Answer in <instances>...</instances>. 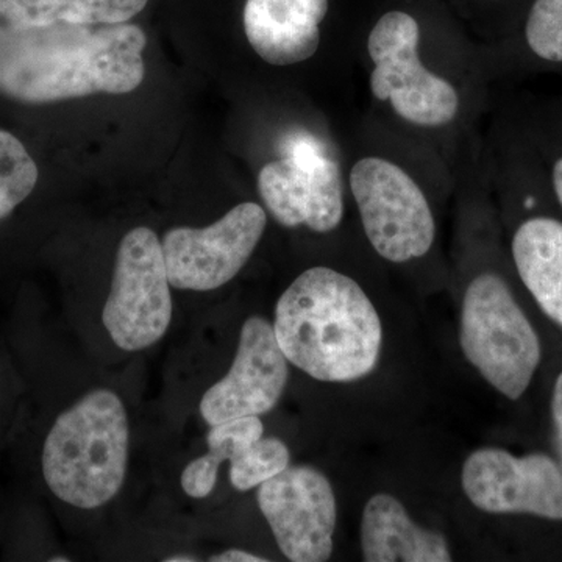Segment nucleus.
Segmentation results:
<instances>
[{"label": "nucleus", "instance_id": "nucleus-1", "mask_svg": "<svg viewBox=\"0 0 562 562\" xmlns=\"http://www.w3.org/2000/svg\"><path fill=\"white\" fill-rule=\"evenodd\" d=\"M364 124L441 162L458 181L482 158L476 122L492 102L486 50L443 47L405 10H387L362 33L357 70Z\"/></svg>", "mask_w": 562, "mask_h": 562}, {"label": "nucleus", "instance_id": "nucleus-2", "mask_svg": "<svg viewBox=\"0 0 562 562\" xmlns=\"http://www.w3.org/2000/svg\"><path fill=\"white\" fill-rule=\"evenodd\" d=\"M139 25L57 24L0 38V94L47 103L128 94L146 76Z\"/></svg>", "mask_w": 562, "mask_h": 562}, {"label": "nucleus", "instance_id": "nucleus-3", "mask_svg": "<svg viewBox=\"0 0 562 562\" xmlns=\"http://www.w3.org/2000/svg\"><path fill=\"white\" fill-rule=\"evenodd\" d=\"M272 325L286 360L319 382H357L379 364V312L353 277L330 266H313L292 281Z\"/></svg>", "mask_w": 562, "mask_h": 562}, {"label": "nucleus", "instance_id": "nucleus-4", "mask_svg": "<svg viewBox=\"0 0 562 562\" xmlns=\"http://www.w3.org/2000/svg\"><path fill=\"white\" fill-rule=\"evenodd\" d=\"M347 191L375 254L406 265L430 254L436 216L425 181H454L427 155L362 122L346 154Z\"/></svg>", "mask_w": 562, "mask_h": 562}, {"label": "nucleus", "instance_id": "nucleus-5", "mask_svg": "<svg viewBox=\"0 0 562 562\" xmlns=\"http://www.w3.org/2000/svg\"><path fill=\"white\" fill-rule=\"evenodd\" d=\"M131 425L124 402L98 387L58 414L41 452L52 494L79 509H98L120 494L127 476Z\"/></svg>", "mask_w": 562, "mask_h": 562}, {"label": "nucleus", "instance_id": "nucleus-6", "mask_svg": "<svg viewBox=\"0 0 562 562\" xmlns=\"http://www.w3.org/2000/svg\"><path fill=\"white\" fill-rule=\"evenodd\" d=\"M257 184L265 210L281 227L328 235L346 217V151L319 128L295 125L281 132L276 158L261 166Z\"/></svg>", "mask_w": 562, "mask_h": 562}, {"label": "nucleus", "instance_id": "nucleus-7", "mask_svg": "<svg viewBox=\"0 0 562 562\" xmlns=\"http://www.w3.org/2000/svg\"><path fill=\"white\" fill-rule=\"evenodd\" d=\"M460 342L468 361L508 401L524 397L541 366V338L497 271L480 272L465 288Z\"/></svg>", "mask_w": 562, "mask_h": 562}, {"label": "nucleus", "instance_id": "nucleus-8", "mask_svg": "<svg viewBox=\"0 0 562 562\" xmlns=\"http://www.w3.org/2000/svg\"><path fill=\"white\" fill-rule=\"evenodd\" d=\"M173 302L160 238L136 227L122 238L102 322L125 351L149 349L171 327Z\"/></svg>", "mask_w": 562, "mask_h": 562}, {"label": "nucleus", "instance_id": "nucleus-9", "mask_svg": "<svg viewBox=\"0 0 562 562\" xmlns=\"http://www.w3.org/2000/svg\"><path fill=\"white\" fill-rule=\"evenodd\" d=\"M268 227L260 203L243 202L203 228L166 232L161 247L171 286L181 291H214L243 271Z\"/></svg>", "mask_w": 562, "mask_h": 562}, {"label": "nucleus", "instance_id": "nucleus-10", "mask_svg": "<svg viewBox=\"0 0 562 562\" xmlns=\"http://www.w3.org/2000/svg\"><path fill=\"white\" fill-rule=\"evenodd\" d=\"M257 501L286 560H330L338 505L324 473L312 465H288L258 486Z\"/></svg>", "mask_w": 562, "mask_h": 562}, {"label": "nucleus", "instance_id": "nucleus-11", "mask_svg": "<svg viewBox=\"0 0 562 562\" xmlns=\"http://www.w3.org/2000/svg\"><path fill=\"white\" fill-rule=\"evenodd\" d=\"M461 484L472 505L484 513L527 514L562 522V469L550 454L517 457L486 447L465 460Z\"/></svg>", "mask_w": 562, "mask_h": 562}, {"label": "nucleus", "instance_id": "nucleus-12", "mask_svg": "<svg viewBox=\"0 0 562 562\" xmlns=\"http://www.w3.org/2000/svg\"><path fill=\"white\" fill-rule=\"evenodd\" d=\"M271 322L250 316L239 333L231 371L203 394L199 412L213 427L232 419L262 416L279 403L290 380V366Z\"/></svg>", "mask_w": 562, "mask_h": 562}, {"label": "nucleus", "instance_id": "nucleus-13", "mask_svg": "<svg viewBox=\"0 0 562 562\" xmlns=\"http://www.w3.org/2000/svg\"><path fill=\"white\" fill-rule=\"evenodd\" d=\"M328 13L330 0H246L244 35L266 66L308 65L324 52Z\"/></svg>", "mask_w": 562, "mask_h": 562}, {"label": "nucleus", "instance_id": "nucleus-14", "mask_svg": "<svg viewBox=\"0 0 562 562\" xmlns=\"http://www.w3.org/2000/svg\"><path fill=\"white\" fill-rule=\"evenodd\" d=\"M362 558L368 562H449L452 553L441 532L425 530L390 494H375L361 517Z\"/></svg>", "mask_w": 562, "mask_h": 562}, {"label": "nucleus", "instance_id": "nucleus-15", "mask_svg": "<svg viewBox=\"0 0 562 562\" xmlns=\"http://www.w3.org/2000/svg\"><path fill=\"white\" fill-rule=\"evenodd\" d=\"M486 57L495 81L562 70V0H530L512 35Z\"/></svg>", "mask_w": 562, "mask_h": 562}, {"label": "nucleus", "instance_id": "nucleus-16", "mask_svg": "<svg viewBox=\"0 0 562 562\" xmlns=\"http://www.w3.org/2000/svg\"><path fill=\"white\" fill-rule=\"evenodd\" d=\"M149 0H0V38L57 24H122Z\"/></svg>", "mask_w": 562, "mask_h": 562}, {"label": "nucleus", "instance_id": "nucleus-17", "mask_svg": "<svg viewBox=\"0 0 562 562\" xmlns=\"http://www.w3.org/2000/svg\"><path fill=\"white\" fill-rule=\"evenodd\" d=\"M498 111L531 151L562 216V90L541 99L508 102Z\"/></svg>", "mask_w": 562, "mask_h": 562}, {"label": "nucleus", "instance_id": "nucleus-18", "mask_svg": "<svg viewBox=\"0 0 562 562\" xmlns=\"http://www.w3.org/2000/svg\"><path fill=\"white\" fill-rule=\"evenodd\" d=\"M38 166L16 136L0 128V221L35 190Z\"/></svg>", "mask_w": 562, "mask_h": 562}, {"label": "nucleus", "instance_id": "nucleus-19", "mask_svg": "<svg viewBox=\"0 0 562 562\" xmlns=\"http://www.w3.org/2000/svg\"><path fill=\"white\" fill-rule=\"evenodd\" d=\"M291 452L279 438H260L231 461V483L247 492L279 475L290 465Z\"/></svg>", "mask_w": 562, "mask_h": 562}, {"label": "nucleus", "instance_id": "nucleus-20", "mask_svg": "<svg viewBox=\"0 0 562 562\" xmlns=\"http://www.w3.org/2000/svg\"><path fill=\"white\" fill-rule=\"evenodd\" d=\"M262 432H265V425L260 416L239 417V419L213 425L206 435V443H209L206 454L220 465L225 461L231 462L250 443L262 438Z\"/></svg>", "mask_w": 562, "mask_h": 562}, {"label": "nucleus", "instance_id": "nucleus-21", "mask_svg": "<svg viewBox=\"0 0 562 562\" xmlns=\"http://www.w3.org/2000/svg\"><path fill=\"white\" fill-rule=\"evenodd\" d=\"M221 465L211 460L209 454L195 458L181 473V487L191 498H206L213 494L220 479Z\"/></svg>", "mask_w": 562, "mask_h": 562}, {"label": "nucleus", "instance_id": "nucleus-22", "mask_svg": "<svg viewBox=\"0 0 562 562\" xmlns=\"http://www.w3.org/2000/svg\"><path fill=\"white\" fill-rule=\"evenodd\" d=\"M550 412H552L554 446H557L558 453L557 460L562 469V371L558 373L557 380H554Z\"/></svg>", "mask_w": 562, "mask_h": 562}, {"label": "nucleus", "instance_id": "nucleus-23", "mask_svg": "<svg viewBox=\"0 0 562 562\" xmlns=\"http://www.w3.org/2000/svg\"><path fill=\"white\" fill-rule=\"evenodd\" d=\"M211 562H266V558L258 557V554L246 552V550L241 549H231L225 550V552H221L214 554V557L210 558Z\"/></svg>", "mask_w": 562, "mask_h": 562}, {"label": "nucleus", "instance_id": "nucleus-24", "mask_svg": "<svg viewBox=\"0 0 562 562\" xmlns=\"http://www.w3.org/2000/svg\"><path fill=\"white\" fill-rule=\"evenodd\" d=\"M162 561H165V562H198L199 558L194 557V554L181 553V554H172V557L165 558V560H162Z\"/></svg>", "mask_w": 562, "mask_h": 562}, {"label": "nucleus", "instance_id": "nucleus-25", "mask_svg": "<svg viewBox=\"0 0 562 562\" xmlns=\"http://www.w3.org/2000/svg\"><path fill=\"white\" fill-rule=\"evenodd\" d=\"M484 2H490V3L524 2L525 3V9H527L528 2H530V0H484Z\"/></svg>", "mask_w": 562, "mask_h": 562}, {"label": "nucleus", "instance_id": "nucleus-26", "mask_svg": "<svg viewBox=\"0 0 562 562\" xmlns=\"http://www.w3.org/2000/svg\"><path fill=\"white\" fill-rule=\"evenodd\" d=\"M69 558H50V562H68Z\"/></svg>", "mask_w": 562, "mask_h": 562}]
</instances>
